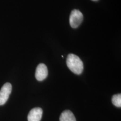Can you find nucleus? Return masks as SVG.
I'll list each match as a JSON object with an SVG mask.
<instances>
[{
	"label": "nucleus",
	"mask_w": 121,
	"mask_h": 121,
	"mask_svg": "<svg viewBox=\"0 0 121 121\" xmlns=\"http://www.w3.org/2000/svg\"><path fill=\"white\" fill-rule=\"evenodd\" d=\"M12 91V85L9 82H6L2 86L0 90V105L4 104L9 99Z\"/></svg>",
	"instance_id": "obj_3"
},
{
	"label": "nucleus",
	"mask_w": 121,
	"mask_h": 121,
	"mask_svg": "<svg viewBox=\"0 0 121 121\" xmlns=\"http://www.w3.org/2000/svg\"><path fill=\"white\" fill-rule=\"evenodd\" d=\"M43 114V110L40 108H32L29 112L28 121H40Z\"/></svg>",
	"instance_id": "obj_5"
},
{
	"label": "nucleus",
	"mask_w": 121,
	"mask_h": 121,
	"mask_svg": "<svg viewBox=\"0 0 121 121\" xmlns=\"http://www.w3.org/2000/svg\"><path fill=\"white\" fill-rule=\"evenodd\" d=\"M83 15L78 9L73 10L69 16V24L71 27L76 28L82 23L83 20Z\"/></svg>",
	"instance_id": "obj_2"
},
{
	"label": "nucleus",
	"mask_w": 121,
	"mask_h": 121,
	"mask_svg": "<svg viewBox=\"0 0 121 121\" xmlns=\"http://www.w3.org/2000/svg\"><path fill=\"white\" fill-rule=\"evenodd\" d=\"M93 0V1H97L98 0Z\"/></svg>",
	"instance_id": "obj_8"
},
{
	"label": "nucleus",
	"mask_w": 121,
	"mask_h": 121,
	"mask_svg": "<svg viewBox=\"0 0 121 121\" xmlns=\"http://www.w3.org/2000/svg\"><path fill=\"white\" fill-rule=\"evenodd\" d=\"M66 64L69 69L73 73L78 75L83 71V64L82 60L78 56L73 54L71 53L68 55Z\"/></svg>",
	"instance_id": "obj_1"
},
{
	"label": "nucleus",
	"mask_w": 121,
	"mask_h": 121,
	"mask_svg": "<svg viewBox=\"0 0 121 121\" xmlns=\"http://www.w3.org/2000/svg\"><path fill=\"white\" fill-rule=\"evenodd\" d=\"M48 74V68L43 63L39 64L37 67L35 76L36 79L39 81H43L47 78Z\"/></svg>",
	"instance_id": "obj_4"
},
{
	"label": "nucleus",
	"mask_w": 121,
	"mask_h": 121,
	"mask_svg": "<svg viewBox=\"0 0 121 121\" xmlns=\"http://www.w3.org/2000/svg\"><path fill=\"white\" fill-rule=\"evenodd\" d=\"M112 102L115 106L117 107H121V94H118L114 95L112 98Z\"/></svg>",
	"instance_id": "obj_7"
},
{
	"label": "nucleus",
	"mask_w": 121,
	"mask_h": 121,
	"mask_svg": "<svg viewBox=\"0 0 121 121\" xmlns=\"http://www.w3.org/2000/svg\"><path fill=\"white\" fill-rule=\"evenodd\" d=\"M60 121H76L73 113L70 110H65L61 113Z\"/></svg>",
	"instance_id": "obj_6"
}]
</instances>
